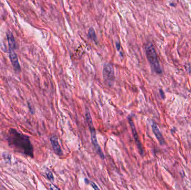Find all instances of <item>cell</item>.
Returning <instances> with one entry per match:
<instances>
[{"instance_id":"30bf717a","label":"cell","mask_w":191,"mask_h":190,"mask_svg":"<svg viewBox=\"0 0 191 190\" xmlns=\"http://www.w3.org/2000/svg\"><path fill=\"white\" fill-rule=\"evenodd\" d=\"M88 35L89 37L93 41H96V36L95 34V31L92 28H91L88 30Z\"/></svg>"},{"instance_id":"9a60e30c","label":"cell","mask_w":191,"mask_h":190,"mask_svg":"<svg viewBox=\"0 0 191 190\" xmlns=\"http://www.w3.org/2000/svg\"><path fill=\"white\" fill-rule=\"evenodd\" d=\"M50 190H53V189H50Z\"/></svg>"},{"instance_id":"5bb4252c","label":"cell","mask_w":191,"mask_h":190,"mask_svg":"<svg viewBox=\"0 0 191 190\" xmlns=\"http://www.w3.org/2000/svg\"><path fill=\"white\" fill-rule=\"evenodd\" d=\"M116 46H117V50H119V49H120V45H119V44H117Z\"/></svg>"},{"instance_id":"7a4b0ae2","label":"cell","mask_w":191,"mask_h":190,"mask_svg":"<svg viewBox=\"0 0 191 190\" xmlns=\"http://www.w3.org/2000/svg\"><path fill=\"white\" fill-rule=\"evenodd\" d=\"M145 52L148 60L152 70L156 74H160L162 73V70L159 64L155 49L152 43L149 42L146 44Z\"/></svg>"},{"instance_id":"9c48e42d","label":"cell","mask_w":191,"mask_h":190,"mask_svg":"<svg viewBox=\"0 0 191 190\" xmlns=\"http://www.w3.org/2000/svg\"><path fill=\"white\" fill-rule=\"evenodd\" d=\"M7 37L8 44L10 49L14 50L16 46V43H15L14 37L10 31H8L7 32Z\"/></svg>"},{"instance_id":"ba28073f","label":"cell","mask_w":191,"mask_h":190,"mask_svg":"<svg viewBox=\"0 0 191 190\" xmlns=\"http://www.w3.org/2000/svg\"><path fill=\"white\" fill-rule=\"evenodd\" d=\"M9 57L14 69L16 71H19L20 70V64L18 63V57L14 52V50L9 49Z\"/></svg>"},{"instance_id":"7c38bea8","label":"cell","mask_w":191,"mask_h":190,"mask_svg":"<svg viewBox=\"0 0 191 190\" xmlns=\"http://www.w3.org/2000/svg\"><path fill=\"white\" fill-rule=\"evenodd\" d=\"M90 184H91V185L92 186V187L93 188V189L94 190H100L99 189V187H98V186H97V184H96L95 183H94L93 182H90Z\"/></svg>"},{"instance_id":"52a82bcc","label":"cell","mask_w":191,"mask_h":190,"mask_svg":"<svg viewBox=\"0 0 191 190\" xmlns=\"http://www.w3.org/2000/svg\"><path fill=\"white\" fill-rule=\"evenodd\" d=\"M151 127H152V129H153V133H154L156 139L159 141L160 144L163 145V144H165V139L163 137L162 134V133L160 132V130H159V128L158 127L156 123H154V122L153 123Z\"/></svg>"},{"instance_id":"8fae6325","label":"cell","mask_w":191,"mask_h":190,"mask_svg":"<svg viewBox=\"0 0 191 190\" xmlns=\"http://www.w3.org/2000/svg\"><path fill=\"white\" fill-rule=\"evenodd\" d=\"M46 176L48 179H49L50 181H53L54 180V177L52 173L50 171H48L46 172Z\"/></svg>"},{"instance_id":"277c9868","label":"cell","mask_w":191,"mask_h":190,"mask_svg":"<svg viewBox=\"0 0 191 190\" xmlns=\"http://www.w3.org/2000/svg\"><path fill=\"white\" fill-rule=\"evenodd\" d=\"M103 76L104 81L107 84L110 85H113L115 81V73L111 65L109 64L104 65L103 69Z\"/></svg>"},{"instance_id":"8992f818","label":"cell","mask_w":191,"mask_h":190,"mask_svg":"<svg viewBox=\"0 0 191 190\" xmlns=\"http://www.w3.org/2000/svg\"><path fill=\"white\" fill-rule=\"evenodd\" d=\"M50 142L54 152L59 155H63V152L58 142V139L56 136H52L50 137Z\"/></svg>"},{"instance_id":"6da1fadb","label":"cell","mask_w":191,"mask_h":190,"mask_svg":"<svg viewBox=\"0 0 191 190\" xmlns=\"http://www.w3.org/2000/svg\"><path fill=\"white\" fill-rule=\"evenodd\" d=\"M8 142L16 152L33 157V147L28 136L11 129L9 131Z\"/></svg>"},{"instance_id":"4fadbf2b","label":"cell","mask_w":191,"mask_h":190,"mask_svg":"<svg viewBox=\"0 0 191 190\" xmlns=\"http://www.w3.org/2000/svg\"><path fill=\"white\" fill-rule=\"evenodd\" d=\"M159 92H160V94L161 97L162 98V99H164L165 97V94H164V93L163 92V91L162 90L160 89V90H159Z\"/></svg>"},{"instance_id":"5b68a950","label":"cell","mask_w":191,"mask_h":190,"mask_svg":"<svg viewBox=\"0 0 191 190\" xmlns=\"http://www.w3.org/2000/svg\"><path fill=\"white\" fill-rule=\"evenodd\" d=\"M129 122L130 126L131 131H132L133 138H134L135 141V143H136V146H137V147H138V148L139 150V152H140V153L141 155H144V150H143V146H142V144H141V142H140V141L139 139V136H138V132L136 131V127L135 126V124L133 123V120L129 118Z\"/></svg>"},{"instance_id":"3957f363","label":"cell","mask_w":191,"mask_h":190,"mask_svg":"<svg viewBox=\"0 0 191 190\" xmlns=\"http://www.w3.org/2000/svg\"><path fill=\"white\" fill-rule=\"evenodd\" d=\"M86 118L87 123H88L90 133H91V141H92L93 145L95 150H96V152L97 153L99 156L102 160H104V155L103 152L101 150V148L99 147L98 142H97V139L96 137V130H95V128L94 127V125L93 123L91 115L90 114V113L88 110L86 111Z\"/></svg>"}]
</instances>
